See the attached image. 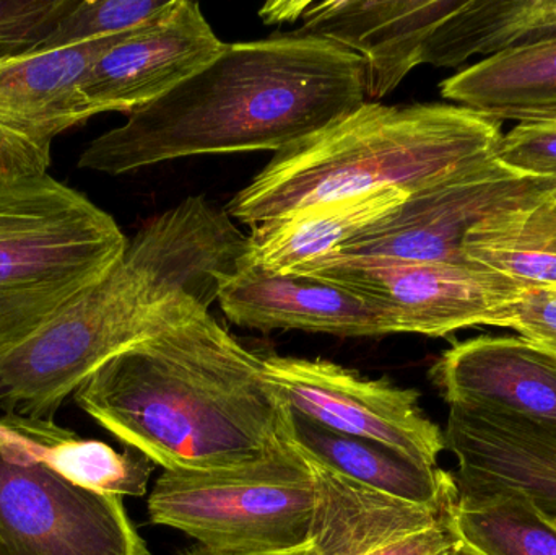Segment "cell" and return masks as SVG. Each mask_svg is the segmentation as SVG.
<instances>
[{"instance_id":"obj_29","label":"cell","mask_w":556,"mask_h":555,"mask_svg":"<svg viewBox=\"0 0 556 555\" xmlns=\"http://www.w3.org/2000/svg\"><path fill=\"white\" fill-rule=\"evenodd\" d=\"M311 2H270L261 9V16L269 23L294 22L303 18Z\"/></svg>"},{"instance_id":"obj_6","label":"cell","mask_w":556,"mask_h":555,"mask_svg":"<svg viewBox=\"0 0 556 555\" xmlns=\"http://www.w3.org/2000/svg\"><path fill=\"white\" fill-rule=\"evenodd\" d=\"M153 525L220 551L291 550L311 543L316 482L309 463L285 443L235 471H165L149 495Z\"/></svg>"},{"instance_id":"obj_33","label":"cell","mask_w":556,"mask_h":555,"mask_svg":"<svg viewBox=\"0 0 556 555\" xmlns=\"http://www.w3.org/2000/svg\"><path fill=\"white\" fill-rule=\"evenodd\" d=\"M551 289H554V290H556V287H551Z\"/></svg>"},{"instance_id":"obj_5","label":"cell","mask_w":556,"mask_h":555,"mask_svg":"<svg viewBox=\"0 0 556 555\" xmlns=\"http://www.w3.org/2000/svg\"><path fill=\"white\" fill-rule=\"evenodd\" d=\"M127 243L108 212L51 175L0 176V352L101 282Z\"/></svg>"},{"instance_id":"obj_12","label":"cell","mask_w":556,"mask_h":555,"mask_svg":"<svg viewBox=\"0 0 556 555\" xmlns=\"http://www.w3.org/2000/svg\"><path fill=\"white\" fill-rule=\"evenodd\" d=\"M225 45L198 2L169 0L94 62L80 90L88 119L106 111L130 114L165 97L204 71Z\"/></svg>"},{"instance_id":"obj_31","label":"cell","mask_w":556,"mask_h":555,"mask_svg":"<svg viewBox=\"0 0 556 555\" xmlns=\"http://www.w3.org/2000/svg\"><path fill=\"white\" fill-rule=\"evenodd\" d=\"M552 117H556V110L545 111V113L535 114V116H532L531 119L528 121L552 119Z\"/></svg>"},{"instance_id":"obj_2","label":"cell","mask_w":556,"mask_h":555,"mask_svg":"<svg viewBox=\"0 0 556 555\" xmlns=\"http://www.w3.org/2000/svg\"><path fill=\"white\" fill-rule=\"evenodd\" d=\"M74 400L165 471H235L287 443V406L264 357L211 313L121 352L80 384Z\"/></svg>"},{"instance_id":"obj_13","label":"cell","mask_w":556,"mask_h":555,"mask_svg":"<svg viewBox=\"0 0 556 555\" xmlns=\"http://www.w3.org/2000/svg\"><path fill=\"white\" fill-rule=\"evenodd\" d=\"M311 465V463H309ZM316 482L311 541L319 555H457L453 505L412 504L311 465Z\"/></svg>"},{"instance_id":"obj_32","label":"cell","mask_w":556,"mask_h":555,"mask_svg":"<svg viewBox=\"0 0 556 555\" xmlns=\"http://www.w3.org/2000/svg\"><path fill=\"white\" fill-rule=\"evenodd\" d=\"M0 555H7L5 550H3L2 541H0Z\"/></svg>"},{"instance_id":"obj_19","label":"cell","mask_w":556,"mask_h":555,"mask_svg":"<svg viewBox=\"0 0 556 555\" xmlns=\"http://www.w3.org/2000/svg\"><path fill=\"white\" fill-rule=\"evenodd\" d=\"M0 456L15 465L42 466L78 488L116 497H142L155 471V463L137 450L117 452L52 419L16 414L0 417Z\"/></svg>"},{"instance_id":"obj_18","label":"cell","mask_w":556,"mask_h":555,"mask_svg":"<svg viewBox=\"0 0 556 555\" xmlns=\"http://www.w3.org/2000/svg\"><path fill=\"white\" fill-rule=\"evenodd\" d=\"M285 439L311 465L389 497L433 507L456 502L454 476L440 466L427 465L378 440L327 429L288 406Z\"/></svg>"},{"instance_id":"obj_16","label":"cell","mask_w":556,"mask_h":555,"mask_svg":"<svg viewBox=\"0 0 556 555\" xmlns=\"http://www.w3.org/2000/svg\"><path fill=\"white\" fill-rule=\"evenodd\" d=\"M444 446L459 492L516 489L556 521V430L513 414L450 406Z\"/></svg>"},{"instance_id":"obj_22","label":"cell","mask_w":556,"mask_h":555,"mask_svg":"<svg viewBox=\"0 0 556 555\" xmlns=\"http://www.w3.org/2000/svg\"><path fill=\"white\" fill-rule=\"evenodd\" d=\"M441 94L502 123L556 110V41L485 58L444 80Z\"/></svg>"},{"instance_id":"obj_27","label":"cell","mask_w":556,"mask_h":555,"mask_svg":"<svg viewBox=\"0 0 556 555\" xmlns=\"http://www.w3.org/2000/svg\"><path fill=\"white\" fill-rule=\"evenodd\" d=\"M495 159L525 175L556 178V117L521 121L502 137Z\"/></svg>"},{"instance_id":"obj_26","label":"cell","mask_w":556,"mask_h":555,"mask_svg":"<svg viewBox=\"0 0 556 555\" xmlns=\"http://www.w3.org/2000/svg\"><path fill=\"white\" fill-rule=\"evenodd\" d=\"M77 0H0V62L38 49Z\"/></svg>"},{"instance_id":"obj_14","label":"cell","mask_w":556,"mask_h":555,"mask_svg":"<svg viewBox=\"0 0 556 555\" xmlns=\"http://www.w3.org/2000/svg\"><path fill=\"white\" fill-rule=\"evenodd\" d=\"M457 0H330L311 2L300 35L320 36L365 61L366 97H388L417 65Z\"/></svg>"},{"instance_id":"obj_9","label":"cell","mask_w":556,"mask_h":555,"mask_svg":"<svg viewBox=\"0 0 556 555\" xmlns=\"http://www.w3.org/2000/svg\"><path fill=\"white\" fill-rule=\"evenodd\" d=\"M0 541L7 555H150L121 497L2 456Z\"/></svg>"},{"instance_id":"obj_28","label":"cell","mask_w":556,"mask_h":555,"mask_svg":"<svg viewBox=\"0 0 556 555\" xmlns=\"http://www.w3.org/2000/svg\"><path fill=\"white\" fill-rule=\"evenodd\" d=\"M490 326L515 329L521 338L556 355V290L528 287L515 302L500 310Z\"/></svg>"},{"instance_id":"obj_8","label":"cell","mask_w":556,"mask_h":555,"mask_svg":"<svg viewBox=\"0 0 556 555\" xmlns=\"http://www.w3.org/2000/svg\"><path fill=\"white\" fill-rule=\"evenodd\" d=\"M293 273L329 280L375 303L388 315L394 335L430 338L490 326L500 310L528 289L473 263L376 261L329 254Z\"/></svg>"},{"instance_id":"obj_25","label":"cell","mask_w":556,"mask_h":555,"mask_svg":"<svg viewBox=\"0 0 556 555\" xmlns=\"http://www.w3.org/2000/svg\"><path fill=\"white\" fill-rule=\"evenodd\" d=\"M169 0H77L38 49L65 48L134 31L159 15Z\"/></svg>"},{"instance_id":"obj_23","label":"cell","mask_w":556,"mask_h":555,"mask_svg":"<svg viewBox=\"0 0 556 555\" xmlns=\"http://www.w3.org/2000/svg\"><path fill=\"white\" fill-rule=\"evenodd\" d=\"M451 521L463 555H556V521L516 489L457 491Z\"/></svg>"},{"instance_id":"obj_7","label":"cell","mask_w":556,"mask_h":555,"mask_svg":"<svg viewBox=\"0 0 556 555\" xmlns=\"http://www.w3.org/2000/svg\"><path fill=\"white\" fill-rule=\"evenodd\" d=\"M556 194V178L515 172L496 159L408 195L394 214L359 231L336 256L466 264L464 240L483 222Z\"/></svg>"},{"instance_id":"obj_4","label":"cell","mask_w":556,"mask_h":555,"mask_svg":"<svg viewBox=\"0 0 556 555\" xmlns=\"http://www.w3.org/2000/svg\"><path fill=\"white\" fill-rule=\"evenodd\" d=\"M502 124L460 104L365 101L277 152L225 211L256 227L309 205L384 189L417 194L495 159Z\"/></svg>"},{"instance_id":"obj_1","label":"cell","mask_w":556,"mask_h":555,"mask_svg":"<svg viewBox=\"0 0 556 555\" xmlns=\"http://www.w3.org/2000/svg\"><path fill=\"white\" fill-rule=\"evenodd\" d=\"M247 256V235L202 195L152 218L101 282L0 352L3 413L52 419L101 365L208 313Z\"/></svg>"},{"instance_id":"obj_30","label":"cell","mask_w":556,"mask_h":555,"mask_svg":"<svg viewBox=\"0 0 556 555\" xmlns=\"http://www.w3.org/2000/svg\"><path fill=\"white\" fill-rule=\"evenodd\" d=\"M181 555H319L313 541L300 547H291V550L277 551H220L211 550V547L198 546L186 551Z\"/></svg>"},{"instance_id":"obj_17","label":"cell","mask_w":556,"mask_h":555,"mask_svg":"<svg viewBox=\"0 0 556 555\" xmlns=\"http://www.w3.org/2000/svg\"><path fill=\"white\" fill-rule=\"evenodd\" d=\"M218 303L231 323L261 331L300 329L340 338L394 335L388 315L358 293L306 274L267 273L248 260L224 287Z\"/></svg>"},{"instance_id":"obj_24","label":"cell","mask_w":556,"mask_h":555,"mask_svg":"<svg viewBox=\"0 0 556 555\" xmlns=\"http://www.w3.org/2000/svg\"><path fill=\"white\" fill-rule=\"evenodd\" d=\"M464 256L526 287H556V194L470 230Z\"/></svg>"},{"instance_id":"obj_3","label":"cell","mask_w":556,"mask_h":555,"mask_svg":"<svg viewBox=\"0 0 556 555\" xmlns=\"http://www.w3.org/2000/svg\"><path fill=\"white\" fill-rule=\"evenodd\" d=\"M366 101L365 61L320 36L225 45L204 71L97 137L78 168L117 176L168 160L281 152Z\"/></svg>"},{"instance_id":"obj_10","label":"cell","mask_w":556,"mask_h":555,"mask_svg":"<svg viewBox=\"0 0 556 555\" xmlns=\"http://www.w3.org/2000/svg\"><path fill=\"white\" fill-rule=\"evenodd\" d=\"M280 400L307 419L349 436L378 440L438 466L444 432L425 414L420 393L369 380L324 358L264 357Z\"/></svg>"},{"instance_id":"obj_11","label":"cell","mask_w":556,"mask_h":555,"mask_svg":"<svg viewBox=\"0 0 556 555\" xmlns=\"http://www.w3.org/2000/svg\"><path fill=\"white\" fill-rule=\"evenodd\" d=\"M129 33L0 62V176L48 175L55 137L88 119L80 93L88 72Z\"/></svg>"},{"instance_id":"obj_21","label":"cell","mask_w":556,"mask_h":555,"mask_svg":"<svg viewBox=\"0 0 556 555\" xmlns=\"http://www.w3.org/2000/svg\"><path fill=\"white\" fill-rule=\"evenodd\" d=\"M556 41V0H464L431 38L424 64L457 67L473 55Z\"/></svg>"},{"instance_id":"obj_20","label":"cell","mask_w":556,"mask_h":555,"mask_svg":"<svg viewBox=\"0 0 556 555\" xmlns=\"http://www.w3.org/2000/svg\"><path fill=\"white\" fill-rule=\"evenodd\" d=\"M407 198L401 189H384L309 205L256 225L248 237V263L267 273H293L311 261L337 253L359 231L394 214Z\"/></svg>"},{"instance_id":"obj_34","label":"cell","mask_w":556,"mask_h":555,"mask_svg":"<svg viewBox=\"0 0 556 555\" xmlns=\"http://www.w3.org/2000/svg\"><path fill=\"white\" fill-rule=\"evenodd\" d=\"M457 555H463V554H457Z\"/></svg>"},{"instance_id":"obj_15","label":"cell","mask_w":556,"mask_h":555,"mask_svg":"<svg viewBox=\"0 0 556 555\" xmlns=\"http://www.w3.org/2000/svg\"><path fill=\"white\" fill-rule=\"evenodd\" d=\"M450 406L513 414L556 430V355L521 336H479L430 370Z\"/></svg>"}]
</instances>
